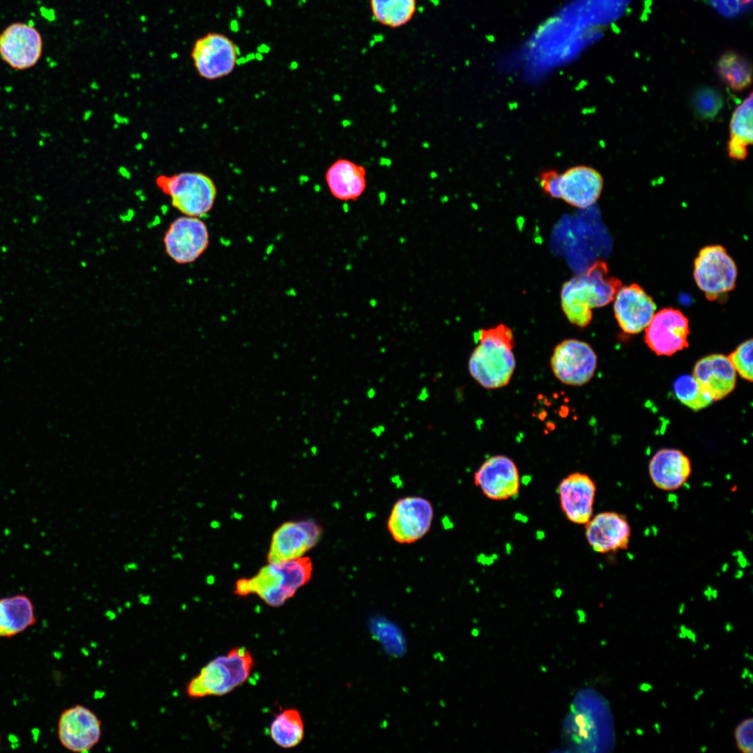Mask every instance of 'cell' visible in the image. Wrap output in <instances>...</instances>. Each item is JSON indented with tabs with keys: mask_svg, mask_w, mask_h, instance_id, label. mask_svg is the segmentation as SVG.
Masks as SVG:
<instances>
[{
	"mask_svg": "<svg viewBox=\"0 0 753 753\" xmlns=\"http://www.w3.org/2000/svg\"><path fill=\"white\" fill-rule=\"evenodd\" d=\"M621 287V281L609 275L607 263L597 261L563 284L561 292L563 313L571 324L586 327L591 321L592 309L613 301Z\"/></svg>",
	"mask_w": 753,
	"mask_h": 753,
	"instance_id": "cell-1",
	"label": "cell"
},
{
	"mask_svg": "<svg viewBox=\"0 0 753 753\" xmlns=\"http://www.w3.org/2000/svg\"><path fill=\"white\" fill-rule=\"evenodd\" d=\"M478 344L471 355L469 370L482 387L495 389L506 386L514 372V336L504 324L481 329L476 334Z\"/></svg>",
	"mask_w": 753,
	"mask_h": 753,
	"instance_id": "cell-2",
	"label": "cell"
},
{
	"mask_svg": "<svg viewBox=\"0 0 753 753\" xmlns=\"http://www.w3.org/2000/svg\"><path fill=\"white\" fill-rule=\"evenodd\" d=\"M312 563L308 557L269 563L254 577L236 582L235 593H255L267 604L277 607L311 579Z\"/></svg>",
	"mask_w": 753,
	"mask_h": 753,
	"instance_id": "cell-3",
	"label": "cell"
},
{
	"mask_svg": "<svg viewBox=\"0 0 753 753\" xmlns=\"http://www.w3.org/2000/svg\"><path fill=\"white\" fill-rule=\"evenodd\" d=\"M253 664L245 647L233 648L203 667L188 685L187 694L194 698L225 694L247 680Z\"/></svg>",
	"mask_w": 753,
	"mask_h": 753,
	"instance_id": "cell-4",
	"label": "cell"
},
{
	"mask_svg": "<svg viewBox=\"0 0 753 753\" xmlns=\"http://www.w3.org/2000/svg\"><path fill=\"white\" fill-rule=\"evenodd\" d=\"M156 185L169 196L173 207L187 216L200 218L213 208L217 189L213 180L199 172L160 176Z\"/></svg>",
	"mask_w": 753,
	"mask_h": 753,
	"instance_id": "cell-5",
	"label": "cell"
},
{
	"mask_svg": "<svg viewBox=\"0 0 753 753\" xmlns=\"http://www.w3.org/2000/svg\"><path fill=\"white\" fill-rule=\"evenodd\" d=\"M540 185L546 194L559 198L568 204L586 208L599 199L603 188V178L595 169L585 165L571 167L559 174L554 171L544 172Z\"/></svg>",
	"mask_w": 753,
	"mask_h": 753,
	"instance_id": "cell-6",
	"label": "cell"
},
{
	"mask_svg": "<svg viewBox=\"0 0 753 753\" xmlns=\"http://www.w3.org/2000/svg\"><path fill=\"white\" fill-rule=\"evenodd\" d=\"M738 275L736 265L720 245L703 248L694 260V277L710 301L732 291Z\"/></svg>",
	"mask_w": 753,
	"mask_h": 753,
	"instance_id": "cell-7",
	"label": "cell"
},
{
	"mask_svg": "<svg viewBox=\"0 0 753 753\" xmlns=\"http://www.w3.org/2000/svg\"><path fill=\"white\" fill-rule=\"evenodd\" d=\"M433 518L434 509L429 501L418 496H404L394 503L387 528L395 542L411 544L429 531Z\"/></svg>",
	"mask_w": 753,
	"mask_h": 753,
	"instance_id": "cell-8",
	"label": "cell"
},
{
	"mask_svg": "<svg viewBox=\"0 0 753 753\" xmlns=\"http://www.w3.org/2000/svg\"><path fill=\"white\" fill-rule=\"evenodd\" d=\"M238 48L227 36L209 32L197 38L190 53L199 75L214 80L229 75L234 70Z\"/></svg>",
	"mask_w": 753,
	"mask_h": 753,
	"instance_id": "cell-9",
	"label": "cell"
},
{
	"mask_svg": "<svg viewBox=\"0 0 753 753\" xmlns=\"http://www.w3.org/2000/svg\"><path fill=\"white\" fill-rule=\"evenodd\" d=\"M163 244L168 257L176 264L194 262L208 246L207 226L197 217L184 215L177 218L166 230Z\"/></svg>",
	"mask_w": 753,
	"mask_h": 753,
	"instance_id": "cell-10",
	"label": "cell"
},
{
	"mask_svg": "<svg viewBox=\"0 0 753 753\" xmlns=\"http://www.w3.org/2000/svg\"><path fill=\"white\" fill-rule=\"evenodd\" d=\"M597 361V356L588 343L568 339L554 348L550 365L554 374L562 383L582 386L593 378Z\"/></svg>",
	"mask_w": 753,
	"mask_h": 753,
	"instance_id": "cell-11",
	"label": "cell"
},
{
	"mask_svg": "<svg viewBox=\"0 0 753 753\" xmlns=\"http://www.w3.org/2000/svg\"><path fill=\"white\" fill-rule=\"evenodd\" d=\"M43 51L39 31L23 22H13L0 33V57L10 68L24 70L35 66Z\"/></svg>",
	"mask_w": 753,
	"mask_h": 753,
	"instance_id": "cell-12",
	"label": "cell"
},
{
	"mask_svg": "<svg viewBox=\"0 0 753 753\" xmlns=\"http://www.w3.org/2000/svg\"><path fill=\"white\" fill-rule=\"evenodd\" d=\"M57 734L66 749L74 752H86L100 740L101 722L91 710L77 704L61 713Z\"/></svg>",
	"mask_w": 753,
	"mask_h": 753,
	"instance_id": "cell-13",
	"label": "cell"
},
{
	"mask_svg": "<svg viewBox=\"0 0 753 753\" xmlns=\"http://www.w3.org/2000/svg\"><path fill=\"white\" fill-rule=\"evenodd\" d=\"M645 330L646 344L658 356H671L688 347V319L678 310H660Z\"/></svg>",
	"mask_w": 753,
	"mask_h": 753,
	"instance_id": "cell-14",
	"label": "cell"
},
{
	"mask_svg": "<svg viewBox=\"0 0 753 753\" xmlns=\"http://www.w3.org/2000/svg\"><path fill=\"white\" fill-rule=\"evenodd\" d=\"M474 482L485 496L496 501L516 497L520 487L517 467L505 455L487 459L476 471Z\"/></svg>",
	"mask_w": 753,
	"mask_h": 753,
	"instance_id": "cell-15",
	"label": "cell"
},
{
	"mask_svg": "<svg viewBox=\"0 0 753 753\" xmlns=\"http://www.w3.org/2000/svg\"><path fill=\"white\" fill-rule=\"evenodd\" d=\"M322 528L313 520L283 524L273 535L268 554L269 563L301 557L319 541Z\"/></svg>",
	"mask_w": 753,
	"mask_h": 753,
	"instance_id": "cell-16",
	"label": "cell"
},
{
	"mask_svg": "<svg viewBox=\"0 0 753 753\" xmlns=\"http://www.w3.org/2000/svg\"><path fill=\"white\" fill-rule=\"evenodd\" d=\"M614 300L616 319L628 334H637L644 330L656 310L653 298L637 284L621 287Z\"/></svg>",
	"mask_w": 753,
	"mask_h": 753,
	"instance_id": "cell-17",
	"label": "cell"
},
{
	"mask_svg": "<svg viewBox=\"0 0 753 753\" xmlns=\"http://www.w3.org/2000/svg\"><path fill=\"white\" fill-rule=\"evenodd\" d=\"M557 492L562 511L571 522L585 525L593 516L596 485L588 475H568L559 483Z\"/></svg>",
	"mask_w": 753,
	"mask_h": 753,
	"instance_id": "cell-18",
	"label": "cell"
},
{
	"mask_svg": "<svg viewBox=\"0 0 753 753\" xmlns=\"http://www.w3.org/2000/svg\"><path fill=\"white\" fill-rule=\"evenodd\" d=\"M585 526L587 542L595 552H616L628 546L631 528L623 515L600 512L593 516Z\"/></svg>",
	"mask_w": 753,
	"mask_h": 753,
	"instance_id": "cell-19",
	"label": "cell"
},
{
	"mask_svg": "<svg viewBox=\"0 0 753 753\" xmlns=\"http://www.w3.org/2000/svg\"><path fill=\"white\" fill-rule=\"evenodd\" d=\"M692 376L713 400L727 396L736 384V372L728 357L722 354H711L699 360Z\"/></svg>",
	"mask_w": 753,
	"mask_h": 753,
	"instance_id": "cell-20",
	"label": "cell"
},
{
	"mask_svg": "<svg viewBox=\"0 0 753 753\" xmlns=\"http://www.w3.org/2000/svg\"><path fill=\"white\" fill-rule=\"evenodd\" d=\"M648 471L653 484L664 491L682 487L689 478L692 466L690 459L680 450L664 448L651 458Z\"/></svg>",
	"mask_w": 753,
	"mask_h": 753,
	"instance_id": "cell-21",
	"label": "cell"
},
{
	"mask_svg": "<svg viewBox=\"0 0 753 753\" xmlns=\"http://www.w3.org/2000/svg\"><path fill=\"white\" fill-rule=\"evenodd\" d=\"M367 170L345 158L335 160L327 169L325 178L330 193L341 201H356L367 187Z\"/></svg>",
	"mask_w": 753,
	"mask_h": 753,
	"instance_id": "cell-22",
	"label": "cell"
},
{
	"mask_svg": "<svg viewBox=\"0 0 753 753\" xmlns=\"http://www.w3.org/2000/svg\"><path fill=\"white\" fill-rule=\"evenodd\" d=\"M34 605L24 594L0 598V637H14L36 622Z\"/></svg>",
	"mask_w": 753,
	"mask_h": 753,
	"instance_id": "cell-23",
	"label": "cell"
},
{
	"mask_svg": "<svg viewBox=\"0 0 753 753\" xmlns=\"http://www.w3.org/2000/svg\"><path fill=\"white\" fill-rule=\"evenodd\" d=\"M752 102L751 92L731 115L727 153L733 160H745L748 154V146L752 144Z\"/></svg>",
	"mask_w": 753,
	"mask_h": 753,
	"instance_id": "cell-24",
	"label": "cell"
},
{
	"mask_svg": "<svg viewBox=\"0 0 753 753\" xmlns=\"http://www.w3.org/2000/svg\"><path fill=\"white\" fill-rule=\"evenodd\" d=\"M720 79L732 91H743L752 83V66L747 59L736 52H727L716 65Z\"/></svg>",
	"mask_w": 753,
	"mask_h": 753,
	"instance_id": "cell-25",
	"label": "cell"
},
{
	"mask_svg": "<svg viewBox=\"0 0 753 753\" xmlns=\"http://www.w3.org/2000/svg\"><path fill=\"white\" fill-rule=\"evenodd\" d=\"M370 7L378 23L397 29L412 20L417 10V0H370Z\"/></svg>",
	"mask_w": 753,
	"mask_h": 753,
	"instance_id": "cell-26",
	"label": "cell"
},
{
	"mask_svg": "<svg viewBox=\"0 0 753 753\" xmlns=\"http://www.w3.org/2000/svg\"><path fill=\"white\" fill-rule=\"evenodd\" d=\"M270 735L277 745L284 748L299 744L304 736L303 723L299 712L288 709L277 715L271 723Z\"/></svg>",
	"mask_w": 753,
	"mask_h": 753,
	"instance_id": "cell-27",
	"label": "cell"
},
{
	"mask_svg": "<svg viewBox=\"0 0 753 753\" xmlns=\"http://www.w3.org/2000/svg\"><path fill=\"white\" fill-rule=\"evenodd\" d=\"M674 390L676 397L694 411L704 409L714 401L701 390L694 376L689 374L681 375L676 379Z\"/></svg>",
	"mask_w": 753,
	"mask_h": 753,
	"instance_id": "cell-28",
	"label": "cell"
},
{
	"mask_svg": "<svg viewBox=\"0 0 753 753\" xmlns=\"http://www.w3.org/2000/svg\"><path fill=\"white\" fill-rule=\"evenodd\" d=\"M752 340L741 343L727 357L736 372L750 382L753 379Z\"/></svg>",
	"mask_w": 753,
	"mask_h": 753,
	"instance_id": "cell-29",
	"label": "cell"
},
{
	"mask_svg": "<svg viewBox=\"0 0 753 753\" xmlns=\"http://www.w3.org/2000/svg\"><path fill=\"white\" fill-rule=\"evenodd\" d=\"M735 736L738 747L743 752H752V718L742 722L736 729Z\"/></svg>",
	"mask_w": 753,
	"mask_h": 753,
	"instance_id": "cell-30",
	"label": "cell"
},
{
	"mask_svg": "<svg viewBox=\"0 0 753 753\" xmlns=\"http://www.w3.org/2000/svg\"><path fill=\"white\" fill-rule=\"evenodd\" d=\"M575 723L579 728V733L580 737H582L584 739H588V730L591 729L592 728V726L591 725L587 716L583 713L577 714L575 716Z\"/></svg>",
	"mask_w": 753,
	"mask_h": 753,
	"instance_id": "cell-31",
	"label": "cell"
},
{
	"mask_svg": "<svg viewBox=\"0 0 753 753\" xmlns=\"http://www.w3.org/2000/svg\"><path fill=\"white\" fill-rule=\"evenodd\" d=\"M139 568V565L135 562H130L123 565V569L126 572H129L131 570H137Z\"/></svg>",
	"mask_w": 753,
	"mask_h": 753,
	"instance_id": "cell-32",
	"label": "cell"
},
{
	"mask_svg": "<svg viewBox=\"0 0 753 753\" xmlns=\"http://www.w3.org/2000/svg\"><path fill=\"white\" fill-rule=\"evenodd\" d=\"M686 637H687L694 643L696 642V634L691 630L687 629Z\"/></svg>",
	"mask_w": 753,
	"mask_h": 753,
	"instance_id": "cell-33",
	"label": "cell"
},
{
	"mask_svg": "<svg viewBox=\"0 0 753 753\" xmlns=\"http://www.w3.org/2000/svg\"><path fill=\"white\" fill-rule=\"evenodd\" d=\"M639 689L644 692H648L652 690V686L650 684L643 683L639 686Z\"/></svg>",
	"mask_w": 753,
	"mask_h": 753,
	"instance_id": "cell-34",
	"label": "cell"
},
{
	"mask_svg": "<svg viewBox=\"0 0 753 753\" xmlns=\"http://www.w3.org/2000/svg\"><path fill=\"white\" fill-rule=\"evenodd\" d=\"M578 615H579V622H580V623H584V622H585V614H584V612H582L581 611H580L579 612Z\"/></svg>",
	"mask_w": 753,
	"mask_h": 753,
	"instance_id": "cell-35",
	"label": "cell"
},
{
	"mask_svg": "<svg viewBox=\"0 0 753 753\" xmlns=\"http://www.w3.org/2000/svg\"><path fill=\"white\" fill-rule=\"evenodd\" d=\"M149 599H150V596H149V595H144V596H141V601H142V602H144V603H147V602H149Z\"/></svg>",
	"mask_w": 753,
	"mask_h": 753,
	"instance_id": "cell-36",
	"label": "cell"
},
{
	"mask_svg": "<svg viewBox=\"0 0 753 753\" xmlns=\"http://www.w3.org/2000/svg\"><path fill=\"white\" fill-rule=\"evenodd\" d=\"M725 628H726L727 631L729 632V631L732 630L733 626H732V625H726Z\"/></svg>",
	"mask_w": 753,
	"mask_h": 753,
	"instance_id": "cell-37",
	"label": "cell"
},
{
	"mask_svg": "<svg viewBox=\"0 0 753 753\" xmlns=\"http://www.w3.org/2000/svg\"><path fill=\"white\" fill-rule=\"evenodd\" d=\"M0 744H1V736H0Z\"/></svg>",
	"mask_w": 753,
	"mask_h": 753,
	"instance_id": "cell-38",
	"label": "cell"
}]
</instances>
